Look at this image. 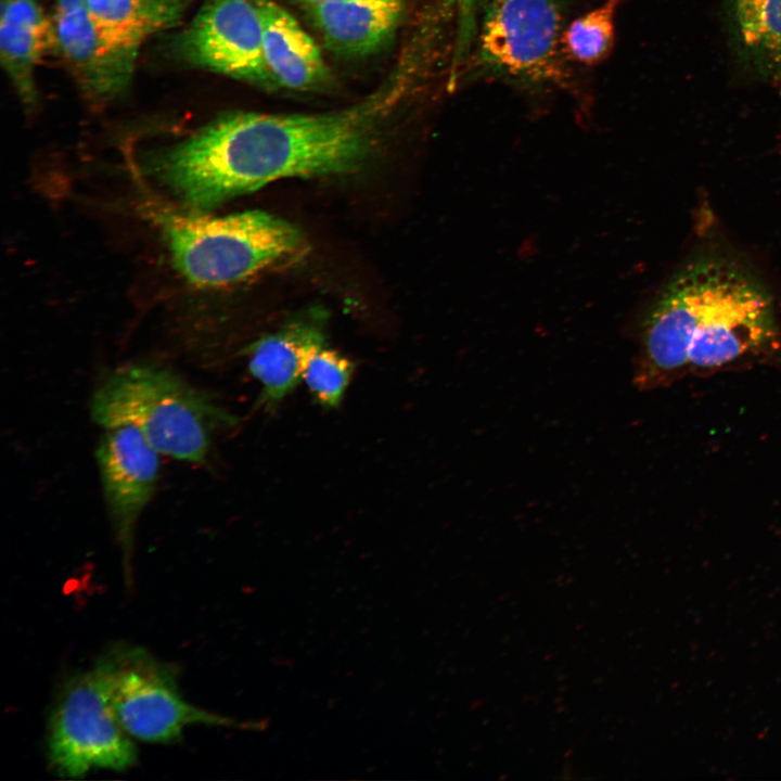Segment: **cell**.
Instances as JSON below:
<instances>
[{
  "label": "cell",
  "mask_w": 781,
  "mask_h": 781,
  "mask_svg": "<svg viewBox=\"0 0 781 781\" xmlns=\"http://www.w3.org/2000/svg\"><path fill=\"white\" fill-rule=\"evenodd\" d=\"M414 80L408 67H399L376 92L334 112L228 114L150 156L144 166L197 210L280 179L349 172L372 152L382 121Z\"/></svg>",
  "instance_id": "1"
},
{
  "label": "cell",
  "mask_w": 781,
  "mask_h": 781,
  "mask_svg": "<svg viewBox=\"0 0 781 781\" xmlns=\"http://www.w3.org/2000/svg\"><path fill=\"white\" fill-rule=\"evenodd\" d=\"M774 334L773 302L761 283L735 263L702 257L680 269L642 317L633 383L645 390L687 369L719 370Z\"/></svg>",
  "instance_id": "2"
},
{
  "label": "cell",
  "mask_w": 781,
  "mask_h": 781,
  "mask_svg": "<svg viewBox=\"0 0 781 781\" xmlns=\"http://www.w3.org/2000/svg\"><path fill=\"white\" fill-rule=\"evenodd\" d=\"M101 427L131 425L163 456L207 462L217 434L238 419L209 393L163 364L137 362L106 373L90 399Z\"/></svg>",
  "instance_id": "3"
},
{
  "label": "cell",
  "mask_w": 781,
  "mask_h": 781,
  "mask_svg": "<svg viewBox=\"0 0 781 781\" xmlns=\"http://www.w3.org/2000/svg\"><path fill=\"white\" fill-rule=\"evenodd\" d=\"M565 0H483L470 73L528 92L579 95L565 55Z\"/></svg>",
  "instance_id": "4"
},
{
  "label": "cell",
  "mask_w": 781,
  "mask_h": 781,
  "mask_svg": "<svg viewBox=\"0 0 781 781\" xmlns=\"http://www.w3.org/2000/svg\"><path fill=\"white\" fill-rule=\"evenodd\" d=\"M155 220L175 267L201 286L243 281L303 249L296 227L258 209L220 217L159 212Z\"/></svg>",
  "instance_id": "5"
},
{
  "label": "cell",
  "mask_w": 781,
  "mask_h": 781,
  "mask_svg": "<svg viewBox=\"0 0 781 781\" xmlns=\"http://www.w3.org/2000/svg\"><path fill=\"white\" fill-rule=\"evenodd\" d=\"M113 710L124 730L151 743H174L190 725L234 727L244 725L185 701L174 670L146 650L117 644L97 662Z\"/></svg>",
  "instance_id": "6"
},
{
  "label": "cell",
  "mask_w": 781,
  "mask_h": 781,
  "mask_svg": "<svg viewBox=\"0 0 781 781\" xmlns=\"http://www.w3.org/2000/svg\"><path fill=\"white\" fill-rule=\"evenodd\" d=\"M48 759L61 777L80 778L94 768L123 771L137 748L119 724L98 664L71 678L54 703L48 726Z\"/></svg>",
  "instance_id": "7"
},
{
  "label": "cell",
  "mask_w": 781,
  "mask_h": 781,
  "mask_svg": "<svg viewBox=\"0 0 781 781\" xmlns=\"http://www.w3.org/2000/svg\"><path fill=\"white\" fill-rule=\"evenodd\" d=\"M159 456L141 432L131 425L104 428L95 448L105 509L121 551L128 584L132 582L135 534L156 491Z\"/></svg>",
  "instance_id": "8"
},
{
  "label": "cell",
  "mask_w": 781,
  "mask_h": 781,
  "mask_svg": "<svg viewBox=\"0 0 781 781\" xmlns=\"http://www.w3.org/2000/svg\"><path fill=\"white\" fill-rule=\"evenodd\" d=\"M180 51L206 69L256 85L277 84L265 61L255 0H208L182 34Z\"/></svg>",
  "instance_id": "9"
},
{
  "label": "cell",
  "mask_w": 781,
  "mask_h": 781,
  "mask_svg": "<svg viewBox=\"0 0 781 781\" xmlns=\"http://www.w3.org/2000/svg\"><path fill=\"white\" fill-rule=\"evenodd\" d=\"M52 22L54 48L88 100L106 103L128 87L139 49L106 38L84 0H56Z\"/></svg>",
  "instance_id": "10"
},
{
  "label": "cell",
  "mask_w": 781,
  "mask_h": 781,
  "mask_svg": "<svg viewBox=\"0 0 781 781\" xmlns=\"http://www.w3.org/2000/svg\"><path fill=\"white\" fill-rule=\"evenodd\" d=\"M324 342L321 322L299 319L248 347V370L260 383L258 404L278 407L303 381L309 358Z\"/></svg>",
  "instance_id": "11"
},
{
  "label": "cell",
  "mask_w": 781,
  "mask_h": 781,
  "mask_svg": "<svg viewBox=\"0 0 781 781\" xmlns=\"http://www.w3.org/2000/svg\"><path fill=\"white\" fill-rule=\"evenodd\" d=\"M404 7L405 0H327L307 9L329 49L364 55L390 38Z\"/></svg>",
  "instance_id": "12"
},
{
  "label": "cell",
  "mask_w": 781,
  "mask_h": 781,
  "mask_svg": "<svg viewBox=\"0 0 781 781\" xmlns=\"http://www.w3.org/2000/svg\"><path fill=\"white\" fill-rule=\"evenodd\" d=\"M261 25L264 56L277 85L311 90L329 79L319 47L298 22L272 0H255Z\"/></svg>",
  "instance_id": "13"
},
{
  "label": "cell",
  "mask_w": 781,
  "mask_h": 781,
  "mask_svg": "<svg viewBox=\"0 0 781 781\" xmlns=\"http://www.w3.org/2000/svg\"><path fill=\"white\" fill-rule=\"evenodd\" d=\"M54 48L52 18L36 0H0V59L21 100L33 105L35 69Z\"/></svg>",
  "instance_id": "14"
},
{
  "label": "cell",
  "mask_w": 781,
  "mask_h": 781,
  "mask_svg": "<svg viewBox=\"0 0 781 781\" xmlns=\"http://www.w3.org/2000/svg\"><path fill=\"white\" fill-rule=\"evenodd\" d=\"M729 26L743 61L764 78H781V0H726Z\"/></svg>",
  "instance_id": "15"
},
{
  "label": "cell",
  "mask_w": 781,
  "mask_h": 781,
  "mask_svg": "<svg viewBox=\"0 0 781 781\" xmlns=\"http://www.w3.org/2000/svg\"><path fill=\"white\" fill-rule=\"evenodd\" d=\"M112 42L139 49L152 34L177 23L191 0H84Z\"/></svg>",
  "instance_id": "16"
},
{
  "label": "cell",
  "mask_w": 781,
  "mask_h": 781,
  "mask_svg": "<svg viewBox=\"0 0 781 781\" xmlns=\"http://www.w3.org/2000/svg\"><path fill=\"white\" fill-rule=\"evenodd\" d=\"M626 0H603L597 7L568 21L563 48L576 67L601 65L613 53L616 42V15Z\"/></svg>",
  "instance_id": "17"
},
{
  "label": "cell",
  "mask_w": 781,
  "mask_h": 781,
  "mask_svg": "<svg viewBox=\"0 0 781 781\" xmlns=\"http://www.w3.org/2000/svg\"><path fill=\"white\" fill-rule=\"evenodd\" d=\"M355 371L354 362L323 345L309 358L303 381L313 400L324 409H336Z\"/></svg>",
  "instance_id": "18"
},
{
  "label": "cell",
  "mask_w": 781,
  "mask_h": 781,
  "mask_svg": "<svg viewBox=\"0 0 781 781\" xmlns=\"http://www.w3.org/2000/svg\"><path fill=\"white\" fill-rule=\"evenodd\" d=\"M294 1L297 3L304 4L307 8V7H310V5L327 1V0H294Z\"/></svg>",
  "instance_id": "19"
}]
</instances>
